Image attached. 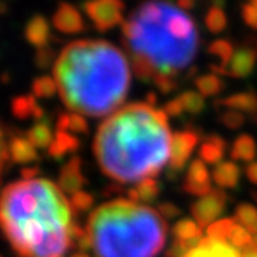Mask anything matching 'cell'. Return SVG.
<instances>
[{"mask_svg": "<svg viewBox=\"0 0 257 257\" xmlns=\"http://www.w3.org/2000/svg\"><path fill=\"white\" fill-rule=\"evenodd\" d=\"M228 203V195L222 189H212L208 195L197 198L191 205V214L201 229H208L223 214Z\"/></svg>", "mask_w": 257, "mask_h": 257, "instance_id": "cell-7", "label": "cell"}, {"mask_svg": "<svg viewBox=\"0 0 257 257\" xmlns=\"http://www.w3.org/2000/svg\"><path fill=\"white\" fill-rule=\"evenodd\" d=\"M158 214L164 218V220H171V218H175L181 214L180 208L175 206L174 203H171V201H163V203L158 205L157 208Z\"/></svg>", "mask_w": 257, "mask_h": 257, "instance_id": "cell-38", "label": "cell"}, {"mask_svg": "<svg viewBox=\"0 0 257 257\" xmlns=\"http://www.w3.org/2000/svg\"><path fill=\"white\" fill-rule=\"evenodd\" d=\"M215 107H223L228 110H237L242 113H249V116L257 112V95L254 91H242V93H234L231 96L217 99L214 102Z\"/></svg>", "mask_w": 257, "mask_h": 257, "instance_id": "cell-17", "label": "cell"}, {"mask_svg": "<svg viewBox=\"0 0 257 257\" xmlns=\"http://www.w3.org/2000/svg\"><path fill=\"white\" fill-rule=\"evenodd\" d=\"M257 157V144L254 138L248 134L238 135L232 146H231V158L234 161H243V163H252Z\"/></svg>", "mask_w": 257, "mask_h": 257, "instance_id": "cell-21", "label": "cell"}, {"mask_svg": "<svg viewBox=\"0 0 257 257\" xmlns=\"http://www.w3.org/2000/svg\"><path fill=\"white\" fill-rule=\"evenodd\" d=\"M235 223L234 218H222V220H217L215 223H212L206 232H208V237H212V238H218V240H225L226 242V237L232 228V225Z\"/></svg>", "mask_w": 257, "mask_h": 257, "instance_id": "cell-34", "label": "cell"}, {"mask_svg": "<svg viewBox=\"0 0 257 257\" xmlns=\"http://www.w3.org/2000/svg\"><path fill=\"white\" fill-rule=\"evenodd\" d=\"M172 137L163 110L134 102L99 125L93 152L107 177L118 183H140L155 178L169 163Z\"/></svg>", "mask_w": 257, "mask_h": 257, "instance_id": "cell-2", "label": "cell"}, {"mask_svg": "<svg viewBox=\"0 0 257 257\" xmlns=\"http://www.w3.org/2000/svg\"><path fill=\"white\" fill-rule=\"evenodd\" d=\"M220 122L225 127L231 128V131H237L245 125V115L242 112H237V110H228L225 108L222 113H220Z\"/></svg>", "mask_w": 257, "mask_h": 257, "instance_id": "cell-35", "label": "cell"}, {"mask_svg": "<svg viewBox=\"0 0 257 257\" xmlns=\"http://www.w3.org/2000/svg\"><path fill=\"white\" fill-rule=\"evenodd\" d=\"M41 172V169L39 168H24L22 171H21V174H22V180L24 181H31V180H36V177H38V174Z\"/></svg>", "mask_w": 257, "mask_h": 257, "instance_id": "cell-42", "label": "cell"}, {"mask_svg": "<svg viewBox=\"0 0 257 257\" xmlns=\"http://www.w3.org/2000/svg\"><path fill=\"white\" fill-rule=\"evenodd\" d=\"M8 154L10 160L19 164H28L39 160L38 149L30 143L27 137L22 135H14L8 141Z\"/></svg>", "mask_w": 257, "mask_h": 257, "instance_id": "cell-15", "label": "cell"}, {"mask_svg": "<svg viewBox=\"0 0 257 257\" xmlns=\"http://www.w3.org/2000/svg\"><path fill=\"white\" fill-rule=\"evenodd\" d=\"M73 223L70 201L50 180L11 183L0 194V229L19 257H64Z\"/></svg>", "mask_w": 257, "mask_h": 257, "instance_id": "cell-3", "label": "cell"}, {"mask_svg": "<svg viewBox=\"0 0 257 257\" xmlns=\"http://www.w3.org/2000/svg\"><path fill=\"white\" fill-rule=\"evenodd\" d=\"M84 11L93 22L98 31H108L124 21V4L119 0H102V2H88L82 5Z\"/></svg>", "mask_w": 257, "mask_h": 257, "instance_id": "cell-8", "label": "cell"}, {"mask_svg": "<svg viewBox=\"0 0 257 257\" xmlns=\"http://www.w3.org/2000/svg\"><path fill=\"white\" fill-rule=\"evenodd\" d=\"M11 112L16 118L19 119H41L44 118V108L38 104L33 95H22V96H16L11 102Z\"/></svg>", "mask_w": 257, "mask_h": 257, "instance_id": "cell-20", "label": "cell"}, {"mask_svg": "<svg viewBox=\"0 0 257 257\" xmlns=\"http://www.w3.org/2000/svg\"><path fill=\"white\" fill-rule=\"evenodd\" d=\"M251 195H252L254 201H255V203H257V192H251Z\"/></svg>", "mask_w": 257, "mask_h": 257, "instance_id": "cell-49", "label": "cell"}, {"mask_svg": "<svg viewBox=\"0 0 257 257\" xmlns=\"http://www.w3.org/2000/svg\"><path fill=\"white\" fill-rule=\"evenodd\" d=\"M87 232L96 257H155L166 245L168 225L157 209L115 198L91 211Z\"/></svg>", "mask_w": 257, "mask_h": 257, "instance_id": "cell-5", "label": "cell"}, {"mask_svg": "<svg viewBox=\"0 0 257 257\" xmlns=\"http://www.w3.org/2000/svg\"><path fill=\"white\" fill-rule=\"evenodd\" d=\"M185 257H242V254L228 242L206 235Z\"/></svg>", "mask_w": 257, "mask_h": 257, "instance_id": "cell-13", "label": "cell"}, {"mask_svg": "<svg viewBox=\"0 0 257 257\" xmlns=\"http://www.w3.org/2000/svg\"><path fill=\"white\" fill-rule=\"evenodd\" d=\"M235 222L243 226L252 237L257 235V208L249 203H242L235 208Z\"/></svg>", "mask_w": 257, "mask_h": 257, "instance_id": "cell-26", "label": "cell"}, {"mask_svg": "<svg viewBox=\"0 0 257 257\" xmlns=\"http://www.w3.org/2000/svg\"><path fill=\"white\" fill-rule=\"evenodd\" d=\"M205 25L212 34H218L226 28L228 19H226V14L223 11L222 4H214L208 10V13L205 16Z\"/></svg>", "mask_w": 257, "mask_h": 257, "instance_id": "cell-28", "label": "cell"}, {"mask_svg": "<svg viewBox=\"0 0 257 257\" xmlns=\"http://www.w3.org/2000/svg\"><path fill=\"white\" fill-rule=\"evenodd\" d=\"M0 257H2V255H0Z\"/></svg>", "mask_w": 257, "mask_h": 257, "instance_id": "cell-52", "label": "cell"}, {"mask_svg": "<svg viewBox=\"0 0 257 257\" xmlns=\"http://www.w3.org/2000/svg\"><path fill=\"white\" fill-rule=\"evenodd\" d=\"M257 64V36H248L234 51V56L226 68V76L234 79L248 78Z\"/></svg>", "mask_w": 257, "mask_h": 257, "instance_id": "cell-9", "label": "cell"}, {"mask_svg": "<svg viewBox=\"0 0 257 257\" xmlns=\"http://www.w3.org/2000/svg\"><path fill=\"white\" fill-rule=\"evenodd\" d=\"M183 108H185V112L191 113V115H198L200 112H203V108L206 105L205 102V96H201L198 91H192V90H188V91H183V93L178 96Z\"/></svg>", "mask_w": 257, "mask_h": 257, "instance_id": "cell-29", "label": "cell"}, {"mask_svg": "<svg viewBox=\"0 0 257 257\" xmlns=\"http://www.w3.org/2000/svg\"><path fill=\"white\" fill-rule=\"evenodd\" d=\"M70 257H90L87 252H75V254H71Z\"/></svg>", "mask_w": 257, "mask_h": 257, "instance_id": "cell-47", "label": "cell"}, {"mask_svg": "<svg viewBox=\"0 0 257 257\" xmlns=\"http://www.w3.org/2000/svg\"><path fill=\"white\" fill-rule=\"evenodd\" d=\"M146 98H148V101H146V104H149V105H152V107H154V105L157 104V101H158L155 93H148V96H146Z\"/></svg>", "mask_w": 257, "mask_h": 257, "instance_id": "cell-45", "label": "cell"}, {"mask_svg": "<svg viewBox=\"0 0 257 257\" xmlns=\"http://www.w3.org/2000/svg\"><path fill=\"white\" fill-rule=\"evenodd\" d=\"M25 137L30 140V143L36 149H48L54 140L53 128L48 121H38L34 125H31V128H28Z\"/></svg>", "mask_w": 257, "mask_h": 257, "instance_id": "cell-23", "label": "cell"}, {"mask_svg": "<svg viewBox=\"0 0 257 257\" xmlns=\"http://www.w3.org/2000/svg\"><path fill=\"white\" fill-rule=\"evenodd\" d=\"M79 146H81V141L73 134L58 131L54 134V140L47 151H48V155L53 158H62L67 154L76 152L79 149Z\"/></svg>", "mask_w": 257, "mask_h": 257, "instance_id": "cell-22", "label": "cell"}, {"mask_svg": "<svg viewBox=\"0 0 257 257\" xmlns=\"http://www.w3.org/2000/svg\"><path fill=\"white\" fill-rule=\"evenodd\" d=\"M252 4H254V5L257 7V0H254V2H252Z\"/></svg>", "mask_w": 257, "mask_h": 257, "instance_id": "cell-51", "label": "cell"}, {"mask_svg": "<svg viewBox=\"0 0 257 257\" xmlns=\"http://www.w3.org/2000/svg\"><path fill=\"white\" fill-rule=\"evenodd\" d=\"M137 191L140 194L141 201H144V203H152V201H155L160 197L161 185L155 178H146L137 185Z\"/></svg>", "mask_w": 257, "mask_h": 257, "instance_id": "cell-32", "label": "cell"}, {"mask_svg": "<svg viewBox=\"0 0 257 257\" xmlns=\"http://www.w3.org/2000/svg\"><path fill=\"white\" fill-rule=\"evenodd\" d=\"M68 201H70L73 214H84V212L90 211L95 205L93 195L85 192V191H81V192H76L75 195H71L68 198Z\"/></svg>", "mask_w": 257, "mask_h": 257, "instance_id": "cell-33", "label": "cell"}, {"mask_svg": "<svg viewBox=\"0 0 257 257\" xmlns=\"http://www.w3.org/2000/svg\"><path fill=\"white\" fill-rule=\"evenodd\" d=\"M62 102L73 113L104 116L119 110L131 87L127 56L107 41H75L53 65Z\"/></svg>", "mask_w": 257, "mask_h": 257, "instance_id": "cell-4", "label": "cell"}, {"mask_svg": "<svg viewBox=\"0 0 257 257\" xmlns=\"http://www.w3.org/2000/svg\"><path fill=\"white\" fill-rule=\"evenodd\" d=\"M226 148H228L226 141L220 135L205 137L200 144V149H198L200 160L206 164H215L217 166V164H220L223 161V155L226 152Z\"/></svg>", "mask_w": 257, "mask_h": 257, "instance_id": "cell-16", "label": "cell"}, {"mask_svg": "<svg viewBox=\"0 0 257 257\" xmlns=\"http://www.w3.org/2000/svg\"><path fill=\"white\" fill-rule=\"evenodd\" d=\"M198 143H200V132L194 131V128H185V131L174 134L169 163H168V171L171 178H174L177 174H180L186 168V164L189 163V158L194 154Z\"/></svg>", "mask_w": 257, "mask_h": 257, "instance_id": "cell-6", "label": "cell"}, {"mask_svg": "<svg viewBox=\"0 0 257 257\" xmlns=\"http://www.w3.org/2000/svg\"><path fill=\"white\" fill-rule=\"evenodd\" d=\"M163 112L166 113V116L178 118L183 112H185V108H183V105H181L178 98H174L169 102H166V105H164V108H163Z\"/></svg>", "mask_w": 257, "mask_h": 257, "instance_id": "cell-39", "label": "cell"}, {"mask_svg": "<svg viewBox=\"0 0 257 257\" xmlns=\"http://www.w3.org/2000/svg\"><path fill=\"white\" fill-rule=\"evenodd\" d=\"M252 242H254V243L257 245V235H255V237H252Z\"/></svg>", "mask_w": 257, "mask_h": 257, "instance_id": "cell-50", "label": "cell"}, {"mask_svg": "<svg viewBox=\"0 0 257 257\" xmlns=\"http://www.w3.org/2000/svg\"><path fill=\"white\" fill-rule=\"evenodd\" d=\"M7 10H8L7 4H2V2H0V14H5V13H7Z\"/></svg>", "mask_w": 257, "mask_h": 257, "instance_id": "cell-46", "label": "cell"}, {"mask_svg": "<svg viewBox=\"0 0 257 257\" xmlns=\"http://www.w3.org/2000/svg\"><path fill=\"white\" fill-rule=\"evenodd\" d=\"M56 53H54L50 47H45V48H39L34 54V62H36V67L39 68H48L50 65H54L56 62Z\"/></svg>", "mask_w": 257, "mask_h": 257, "instance_id": "cell-36", "label": "cell"}, {"mask_svg": "<svg viewBox=\"0 0 257 257\" xmlns=\"http://www.w3.org/2000/svg\"><path fill=\"white\" fill-rule=\"evenodd\" d=\"M122 44L135 75L168 95L195 59L200 38L192 17L169 2H148L122 22Z\"/></svg>", "mask_w": 257, "mask_h": 257, "instance_id": "cell-1", "label": "cell"}, {"mask_svg": "<svg viewBox=\"0 0 257 257\" xmlns=\"http://www.w3.org/2000/svg\"><path fill=\"white\" fill-rule=\"evenodd\" d=\"M240 175L242 171L234 161H222L215 166L212 172V180L218 189H234L240 181Z\"/></svg>", "mask_w": 257, "mask_h": 257, "instance_id": "cell-19", "label": "cell"}, {"mask_svg": "<svg viewBox=\"0 0 257 257\" xmlns=\"http://www.w3.org/2000/svg\"><path fill=\"white\" fill-rule=\"evenodd\" d=\"M175 5H177L180 10H183V11H186V13H188L189 10H192V8H194V5H195V4L192 2V0H180V2H177Z\"/></svg>", "mask_w": 257, "mask_h": 257, "instance_id": "cell-44", "label": "cell"}, {"mask_svg": "<svg viewBox=\"0 0 257 257\" xmlns=\"http://www.w3.org/2000/svg\"><path fill=\"white\" fill-rule=\"evenodd\" d=\"M195 87L201 96H215L225 88V81L215 73H208L195 79Z\"/></svg>", "mask_w": 257, "mask_h": 257, "instance_id": "cell-27", "label": "cell"}, {"mask_svg": "<svg viewBox=\"0 0 257 257\" xmlns=\"http://www.w3.org/2000/svg\"><path fill=\"white\" fill-rule=\"evenodd\" d=\"M234 51H235L234 45L226 39H217L211 42L208 45V54L215 59V64L209 65L212 73H215L218 76L226 75V68L234 56Z\"/></svg>", "mask_w": 257, "mask_h": 257, "instance_id": "cell-14", "label": "cell"}, {"mask_svg": "<svg viewBox=\"0 0 257 257\" xmlns=\"http://www.w3.org/2000/svg\"><path fill=\"white\" fill-rule=\"evenodd\" d=\"M87 185V178L82 172V160L79 157L70 158L59 172L58 186L64 194L75 195L81 192L82 188Z\"/></svg>", "mask_w": 257, "mask_h": 257, "instance_id": "cell-11", "label": "cell"}, {"mask_svg": "<svg viewBox=\"0 0 257 257\" xmlns=\"http://www.w3.org/2000/svg\"><path fill=\"white\" fill-rule=\"evenodd\" d=\"M53 25L61 33L75 34L85 30V22L78 8L68 4H61L53 14Z\"/></svg>", "mask_w": 257, "mask_h": 257, "instance_id": "cell-12", "label": "cell"}, {"mask_svg": "<svg viewBox=\"0 0 257 257\" xmlns=\"http://www.w3.org/2000/svg\"><path fill=\"white\" fill-rule=\"evenodd\" d=\"M245 174H246V178L252 183V185L257 186V160L249 163V164H246Z\"/></svg>", "mask_w": 257, "mask_h": 257, "instance_id": "cell-41", "label": "cell"}, {"mask_svg": "<svg viewBox=\"0 0 257 257\" xmlns=\"http://www.w3.org/2000/svg\"><path fill=\"white\" fill-rule=\"evenodd\" d=\"M183 191L194 197H205L209 192H212L211 186V175L206 168V163H203L200 158L192 160L188 166L185 181H183Z\"/></svg>", "mask_w": 257, "mask_h": 257, "instance_id": "cell-10", "label": "cell"}, {"mask_svg": "<svg viewBox=\"0 0 257 257\" xmlns=\"http://www.w3.org/2000/svg\"><path fill=\"white\" fill-rule=\"evenodd\" d=\"M25 38L36 48H45L51 41V30L45 17L34 16L25 27Z\"/></svg>", "mask_w": 257, "mask_h": 257, "instance_id": "cell-18", "label": "cell"}, {"mask_svg": "<svg viewBox=\"0 0 257 257\" xmlns=\"http://www.w3.org/2000/svg\"><path fill=\"white\" fill-rule=\"evenodd\" d=\"M240 254H242V257H257V245L252 242L248 248L240 251Z\"/></svg>", "mask_w": 257, "mask_h": 257, "instance_id": "cell-43", "label": "cell"}, {"mask_svg": "<svg viewBox=\"0 0 257 257\" xmlns=\"http://www.w3.org/2000/svg\"><path fill=\"white\" fill-rule=\"evenodd\" d=\"M226 242H228L229 245H232L235 249L243 251L245 248H248V246L252 243V235H251L243 226H240V225H238V223L235 222V223L232 225V228H231L228 237H226Z\"/></svg>", "mask_w": 257, "mask_h": 257, "instance_id": "cell-31", "label": "cell"}, {"mask_svg": "<svg viewBox=\"0 0 257 257\" xmlns=\"http://www.w3.org/2000/svg\"><path fill=\"white\" fill-rule=\"evenodd\" d=\"M7 161H10V154H8V144L5 141V137H4V132L2 128H0V169L7 168Z\"/></svg>", "mask_w": 257, "mask_h": 257, "instance_id": "cell-40", "label": "cell"}, {"mask_svg": "<svg viewBox=\"0 0 257 257\" xmlns=\"http://www.w3.org/2000/svg\"><path fill=\"white\" fill-rule=\"evenodd\" d=\"M31 91L34 98H41V99L51 98L58 91V84L51 76H39L33 81Z\"/></svg>", "mask_w": 257, "mask_h": 257, "instance_id": "cell-30", "label": "cell"}, {"mask_svg": "<svg viewBox=\"0 0 257 257\" xmlns=\"http://www.w3.org/2000/svg\"><path fill=\"white\" fill-rule=\"evenodd\" d=\"M58 131L68 132V134H87L88 132V124L82 115L67 112L61 113L56 122Z\"/></svg>", "mask_w": 257, "mask_h": 257, "instance_id": "cell-25", "label": "cell"}, {"mask_svg": "<svg viewBox=\"0 0 257 257\" xmlns=\"http://www.w3.org/2000/svg\"><path fill=\"white\" fill-rule=\"evenodd\" d=\"M251 119H252L254 122H257V112H254V113L251 115Z\"/></svg>", "mask_w": 257, "mask_h": 257, "instance_id": "cell-48", "label": "cell"}, {"mask_svg": "<svg viewBox=\"0 0 257 257\" xmlns=\"http://www.w3.org/2000/svg\"><path fill=\"white\" fill-rule=\"evenodd\" d=\"M174 240L181 242H192L203 238V229L198 226L194 218H183L172 226Z\"/></svg>", "mask_w": 257, "mask_h": 257, "instance_id": "cell-24", "label": "cell"}, {"mask_svg": "<svg viewBox=\"0 0 257 257\" xmlns=\"http://www.w3.org/2000/svg\"><path fill=\"white\" fill-rule=\"evenodd\" d=\"M242 19L249 28L257 30V7L252 2L242 5Z\"/></svg>", "mask_w": 257, "mask_h": 257, "instance_id": "cell-37", "label": "cell"}]
</instances>
